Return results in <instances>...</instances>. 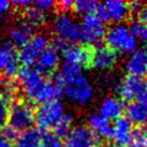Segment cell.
<instances>
[{
  "label": "cell",
  "mask_w": 147,
  "mask_h": 147,
  "mask_svg": "<svg viewBox=\"0 0 147 147\" xmlns=\"http://www.w3.org/2000/svg\"><path fill=\"white\" fill-rule=\"evenodd\" d=\"M62 91L71 102L80 106L87 105L94 96V85L83 72L62 83Z\"/></svg>",
  "instance_id": "cell-1"
},
{
  "label": "cell",
  "mask_w": 147,
  "mask_h": 147,
  "mask_svg": "<svg viewBox=\"0 0 147 147\" xmlns=\"http://www.w3.org/2000/svg\"><path fill=\"white\" fill-rule=\"evenodd\" d=\"M9 126L17 132L30 129L36 121V107L29 101L17 98L10 103Z\"/></svg>",
  "instance_id": "cell-2"
},
{
  "label": "cell",
  "mask_w": 147,
  "mask_h": 147,
  "mask_svg": "<svg viewBox=\"0 0 147 147\" xmlns=\"http://www.w3.org/2000/svg\"><path fill=\"white\" fill-rule=\"evenodd\" d=\"M106 43L115 53L131 54L138 46V41L127 25L120 23L111 27L105 34Z\"/></svg>",
  "instance_id": "cell-3"
},
{
  "label": "cell",
  "mask_w": 147,
  "mask_h": 147,
  "mask_svg": "<svg viewBox=\"0 0 147 147\" xmlns=\"http://www.w3.org/2000/svg\"><path fill=\"white\" fill-rule=\"evenodd\" d=\"M53 29L57 38L69 44L82 42V26L69 14H59L53 23Z\"/></svg>",
  "instance_id": "cell-4"
},
{
  "label": "cell",
  "mask_w": 147,
  "mask_h": 147,
  "mask_svg": "<svg viewBox=\"0 0 147 147\" xmlns=\"http://www.w3.org/2000/svg\"><path fill=\"white\" fill-rule=\"evenodd\" d=\"M65 114V105L60 100L42 104L38 111H36V123L38 129L49 130L54 128L55 123Z\"/></svg>",
  "instance_id": "cell-5"
},
{
  "label": "cell",
  "mask_w": 147,
  "mask_h": 147,
  "mask_svg": "<svg viewBox=\"0 0 147 147\" xmlns=\"http://www.w3.org/2000/svg\"><path fill=\"white\" fill-rule=\"evenodd\" d=\"M20 56L12 42L5 41L0 45V75L15 78L20 71Z\"/></svg>",
  "instance_id": "cell-6"
},
{
  "label": "cell",
  "mask_w": 147,
  "mask_h": 147,
  "mask_svg": "<svg viewBox=\"0 0 147 147\" xmlns=\"http://www.w3.org/2000/svg\"><path fill=\"white\" fill-rule=\"evenodd\" d=\"M82 42L87 44H98L105 38L106 28L98 15L88 14L83 17L82 24Z\"/></svg>",
  "instance_id": "cell-7"
},
{
  "label": "cell",
  "mask_w": 147,
  "mask_h": 147,
  "mask_svg": "<svg viewBox=\"0 0 147 147\" xmlns=\"http://www.w3.org/2000/svg\"><path fill=\"white\" fill-rule=\"evenodd\" d=\"M129 13V5L123 0H109L97 9V15L103 23L114 22L120 24L126 20Z\"/></svg>",
  "instance_id": "cell-8"
},
{
  "label": "cell",
  "mask_w": 147,
  "mask_h": 147,
  "mask_svg": "<svg viewBox=\"0 0 147 147\" xmlns=\"http://www.w3.org/2000/svg\"><path fill=\"white\" fill-rule=\"evenodd\" d=\"M49 46V39L43 33H37L33 34V37L28 41V43L21 47V51L18 52L20 61L23 62L25 67L30 65L37 61L39 56Z\"/></svg>",
  "instance_id": "cell-9"
},
{
  "label": "cell",
  "mask_w": 147,
  "mask_h": 147,
  "mask_svg": "<svg viewBox=\"0 0 147 147\" xmlns=\"http://www.w3.org/2000/svg\"><path fill=\"white\" fill-rule=\"evenodd\" d=\"M97 145L98 136L86 125L73 127L63 143V147H96Z\"/></svg>",
  "instance_id": "cell-10"
},
{
  "label": "cell",
  "mask_w": 147,
  "mask_h": 147,
  "mask_svg": "<svg viewBox=\"0 0 147 147\" xmlns=\"http://www.w3.org/2000/svg\"><path fill=\"white\" fill-rule=\"evenodd\" d=\"M146 87L147 85L141 78L127 75L117 86V92L121 98V101L125 100L130 102L135 99H139L140 96L146 89Z\"/></svg>",
  "instance_id": "cell-11"
},
{
  "label": "cell",
  "mask_w": 147,
  "mask_h": 147,
  "mask_svg": "<svg viewBox=\"0 0 147 147\" xmlns=\"http://www.w3.org/2000/svg\"><path fill=\"white\" fill-rule=\"evenodd\" d=\"M117 62V54L109 46L99 45L91 52L90 55V61L92 68L100 71L110 70L115 67Z\"/></svg>",
  "instance_id": "cell-12"
},
{
  "label": "cell",
  "mask_w": 147,
  "mask_h": 147,
  "mask_svg": "<svg viewBox=\"0 0 147 147\" xmlns=\"http://www.w3.org/2000/svg\"><path fill=\"white\" fill-rule=\"evenodd\" d=\"M133 127L127 117H120L115 120L113 125L112 138L114 140V145L117 147H127L130 146L132 134H133Z\"/></svg>",
  "instance_id": "cell-13"
},
{
  "label": "cell",
  "mask_w": 147,
  "mask_h": 147,
  "mask_svg": "<svg viewBox=\"0 0 147 147\" xmlns=\"http://www.w3.org/2000/svg\"><path fill=\"white\" fill-rule=\"evenodd\" d=\"M60 62V55L53 45H49L41 53L36 61V70L40 74H49L54 72Z\"/></svg>",
  "instance_id": "cell-14"
},
{
  "label": "cell",
  "mask_w": 147,
  "mask_h": 147,
  "mask_svg": "<svg viewBox=\"0 0 147 147\" xmlns=\"http://www.w3.org/2000/svg\"><path fill=\"white\" fill-rule=\"evenodd\" d=\"M8 31L11 39L10 42H12L15 47H23L33 37V32L36 31V29L24 21L20 20L16 23L10 25Z\"/></svg>",
  "instance_id": "cell-15"
},
{
  "label": "cell",
  "mask_w": 147,
  "mask_h": 147,
  "mask_svg": "<svg viewBox=\"0 0 147 147\" xmlns=\"http://www.w3.org/2000/svg\"><path fill=\"white\" fill-rule=\"evenodd\" d=\"M127 118L139 126L147 125V87L138 100L131 102L127 107Z\"/></svg>",
  "instance_id": "cell-16"
},
{
  "label": "cell",
  "mask_w": 147,
  "mask_h": 147,
  "mask_svg": "<svg viewBox=\"0 0 147 147\" xmlns=\"http://www.w3.org/2000/svg\"><path fill=\"white\" fill-rule=\"evenodd\" d=\"M125 69L128 75L139 76L146 73L147 70V51L144 49H136L128 56L125 61Z\"/></svg>",
  "instance_id": "cell-17"
},
{
  "label": "cell",
  "mask_w": 147,
  "mask_h": 147,
  "mask_svg": "<svg viewBox=\"0 0 147 147\" xmlns=\"http://www.w3.org/2000/svg\"><path fill=\"white\" fill-rule=\"evenodd\" d=\"M125 106L121 99L116 97H106L99 106V114L107 120H116L121 117Z\"/></svg>",
  "instance_id": "cell-18"
},
{
  "label": "cell",
  "mask_w": 147,
  "mask_h": 147,
  "mask_svg": "<svg viewBox=\"0 0 147 147\" xmlns=\"http://www.w3.org/2000/svg\"><path fill=\"white\" fill-rule=\"evenodd\" d=\"M62 54H63L65 62L72 63V65H78L82 68L83 65L89 63L91 52L88 49L81 46V45L70 44L62 52Z\"/></svg>",
  "instance_id": "cell-19"
},
{
  "label": "cell",
  "mask_w": 147,
  "mask_h": 147,
  "mask_svg": "<svg viewBox=\"0 0 147 147\" xmlns=\"http://www.w3.org/2000/svg\"><path fill=\"white\" fill-rule=\"evenodd\" d=\"M88 128L94 132L97 136L109 139L112 138L113 126L110 120L104 118L102 115L99 113H91L88 116Z\"/></svg>",
  "instance_id": "cell-20"
},
{
  "label": "cell",
  "mask_w": 147,
  "mask_h": 147,
  "mask_svg": "<svg viewBox=\"0 0 147 147\" xmlns=\"http://www.w3.org/2000/svg\"><path fill=\"white\" fill-rule=\"evenodd\" d=\"M43 132L38 128H30L18 134L16 141V147H39L41 145Z\"/></svg>",
  "instance_id": "cell-21"
},
{
  "label": "cell",
  "mask_w": 147,
  "mask_h": 147,
  "mask_svg": "<svg viewBox=\"0 0 147 147\" xmlns=\"http://www.w3.org/2000/svg\"><path fill=\"white\" fill-rule=\"evenodd\" d=\"M20 14H21L22 16V21H24L25 23L29 24L36 30L38 28L42 27L45 24V21H46V14L40 12L34 7H29L28 9H26L25 11L21 12Z\"/></svg>",
  "instance_id": "cell-22"
},
{
  "label": "cell",
  "mask_w": 147,
  "mask_h": 147,
  "mask_svg": "<svg viewBox=\"0 0 147 147\" xmlns=\"http://www.w3.org/2000/svg\"><path fill=\"white\" fill-rule=\"evenodd\" d=\"M73 121L74 117L72 114L70 113H65L62 115V117L54 126V134L57 135L58 138H62V136H67L70 133V131L73 128Z\"/></svg>",
  "instance_id": "cell-23"
},
{
  "label": "cell",
  "mask_w": 147,
  "mask_h": 147,
  "mask_svg": "<svg viewBox=\"0 0 147 147\" xmlns=\"http://www.w3.org/2000/svg\"><path fill=\"white\" fill-rule=\"evenodd\" d=\"M99 4L94 0H76L73 2V9L76 13L82 15H88L94 14L98 9Z\"/></svg>",
  "instance_id": "cell-24"
},
{
  "label": "cell",
  "mask_w": 147,
  "mask_h": 147,
  "mask_svg": "<svg viewBox=\"0 0 147 147\" xmlns=\"http://www.w3.org/2000/svg\"><path fill=\"white\" fill-rule=\"evenodd\" d=\"M130 31L133 37L138 40L147 42V25L141 21H134L130 25Z\"/></svg>",
  "instance_id": "cell-25"
},
{
  "label": "cell",
  "mask_w": 147,
  "mask_h": 147,
  "mask_svg": "<svg viewBox=\"0 0 147 147\" xmlns=\"http://www.w3.org/2000/svg\"><path fill=\"white\" fill-rule=\"evenodd\" d=\"M147 141V131L143 128H138L133 130L132 140L130 146L133 147H145Z\"/></svg>",
  "instance_id": "cell-26"
},
{
  "label": "cell",
  "mask_w": 147,
  "mask_h": 147,
  "mask_svg": "<svg viewBox=\"0 0 147 147\" xmlns=\"http://www.w3.org/2000/svg\"><path fill=\"white\" fill-rule=\"evenodd\" d=\"M42 147H63V143L60 138L54 133H44L41 142Z\"/></svg>",
  "instance_id": "cell-27"
},
{
  "label": "cell",
  "mask_w": 147,
  "mask_h": 147,
  "mask_svg": "<svg viewBox=\"0 0 147 147\" xmlns=\"http://www.w3.org/2000/svg\"><path fill=\"white\" fill-rule=\"evenodd\" d=\"M10 113V101L3 97H0V128L7 126Z\"/></svg>",
  "instance_id": "cell-28"
},
{
  "label": "cell",
  "mask_w": 147,
  "mask_h": 147,
  "mask_svg": "<svg viewBox=\"0 0 147 147\" xmlns=\"http://www.w3.org/2000/svg\"><path fill=\"white\" fill-rule=\"evenodd\" d=\"M32 5L44 14L53 11L54 9H56V2L53 0H38L36 2H33Z\"/></svg>",
  "instance_id": "cell-29"
},
{
  "label": "cell",
  "mask_w": 147,
  "mask_h": 147,
  "mask_svg": "<svg viewBox=\"0 0 147 147\" xmlns=\"http://www.w3.org/2000/svg\"><path fill=\"white\" fill-rule=\"evenodd\" d=\"M1 132H2V134H3L11 143H12L13 141H16L17 136H18V132H17L15 129H13L11 126H9V125L4 126L3 128H2Z\"/></svg>",
  "instance_id": "cell-30"
},
{
  "label": "cell",
  "mask_w": 147,
  "mask_h": 147,
  "mask_svg": "<svg viewBox=\"0 0 147 147\" xmlns=\"http://www.w3.org/2000/svg\"><path fill=\"white\" fill-rule=\"evenodd\" d=\"M56 9H58L61 14H68L70 10L73 9V2L70 0H62V1L56 2Z\"/></svg>",
  "instance_id": "cell-31"
},
{
  "label": "cell",
  "mask_w": 147,
  "mask_h": 147,
  "mask_svg": "<svg viewBox=\"0 0 147 147\" xmlns=\"http://www.w3.org/2000/svg\"><path fill=\"white\" fill-rule=\"evenodd\" d=\"M128 5H129V11L130 12L139 14L141 12V10H142V8L144 7V3L143 2H140V1H132L130 3H128Z\"/></svg>",
  "instance_id": "cell-32"
},
{
  "label": "cell",
  "mask_w": 147,
  "mask_h": 147,
  "mask_svg": "<svg viewBox=\"0 0 147 147\" xmlns=\"http://www.w3.org/2000/svg\"><path fill=\"white\" fill-rule=\"evenodd\" d=\"M10 7H11V2L0 0V16L8 12L9 10H10Z\"/></svg>",
  "instance_id": "cell-33"
},
{
  "label": "cell",
  "mask_w": 147,
  "mask_h": 147,
  "mask_svg": "<svg viewBox=\"0 0 147 147\" xmlns=\"http://www.w3.org/2000/svg\"><path fill=\"white\" fill-rule=\"evenodd\" d=\"M140 15V21L143 22L144 24L147 25V4H144V7L142 8L141 12L139 13Z\"/></svg>",
  "instance_id": "cell-34"
},
{
  "label": "cell",
  "mask_w": 147,
  "mask_h": 147,
  "mask_svg": "<svg viewBox=\"0 0 147 147\" xmlns=\"http://www.w3.org/2000/svg\"><path fill=\"white\" fill-rule=\"evenodd\" d=\"M0 147H12V143L9 141L0 131Z\"/></svg>",
  "instance_id": "cell-35"
},
{
  "label": "cell",
  "mask_w": 147,
  "mask_h": 147,
  "mask_svg": "<svg viewBox=\"0 0 147 147\" xmlns=\"http://www.w3.org/2000/svg\"><path fill=\"white\" fill-rule=\"evenodd\" d=\"M96 147H105V146H102V145H99V144H98V145H97Z\"/></svg>",
  "instance_id": "cell-36"
},
{
  "label": "cell",
  "mask_w": 147,
  "mask_h": 147,
  "mask_svg": "<svg viewBox=\"0 0 147 147\" xmlns=\"http://www.w3.org/2000/svg\"><path fill=\"white\" fill-rule=\"evenodd\" d=\"M109 147H117L116 145H111V146H109Z\"/></svg>",
  "instance_id": "cell-37"
},
{
  "label": "cell",
  "mask_w": 147,
  "mask_h": 147,
  "mask_svg": "<svg viewBox=\"0 0 147 147\" xmlns=\"http://www.w3.org/2000/svg\"><path fill=\"white\" fill-rule=\"evenodd\" d=\"M145 147H147V141H146V144H145Z\"/></svg>",
  "instance_id": "cell-38"
},
{
  "label": "cell",
  "mask_w": 147,
  "mask_h": 147,
  "mask_svg": "<svg viewBox=\"0 0 147 147\" xmlns=\"http://www.w3.org/2000/svg\"><path fill=\"white\" fill-rule=\"evenodd\" d=\"M39 147H42V146H41V145H40V146H39Z\"/></svg>",
  "instance_id": "cell-39"
},
{
  "label": "cell",
  "mask_w": 147,
  "mask_h": 147,
  "mask_svg": "<svg viewBox=\"0 0 147 147\" xmlns=\"http://www.w3.org/2000/svg\"><path fill=\"white\" fill-rule=\"evenodd\" d=\"M129 147H133V146H129Z\"/></svg>",
  "instance_id": "cell-40"
},
{
  "label": "cell",
  "mask_w": 147,
  "mask_h": 147,
  "mask_svg": "<svg viewBox=\"0 0 147 147\" xmlns=\"http://www.w3.org/2000/svg\"><path fill=\"white\" fill-rule=\"evenodd\" d=\"M146 73H147V70H146Z\"/></svg>",
  "instance_id": "cell-41"
},
{
  "label": "cell",
  "mask_w": 147,
  "mask_h": 147,
  "mask_svg": "<svg viewBox=\"0 0 147 147\" xmlns=\"http://www.w3.org/2000/svg\"><path fill=\"white\" fill-rule=\"evenodd\" d=\"M0 97H1V94H0Z\"/></svg>",
  "instance_id": "cell-42"
},
{
  "label": "cell",
  "mask_w": 147,
  "mask_h": 147,
  "mask_svg": "<svg viewBox=\"0 0 147 147\" xmlns=\"http://www.w3.org/2000/svg\"><path fill=\"white\" fill-rule=\"evenodd\" d=\"M146 44H147V42H146Z\"/></svg>",
  "instance_id": "cell-43"
}]
</instances>
